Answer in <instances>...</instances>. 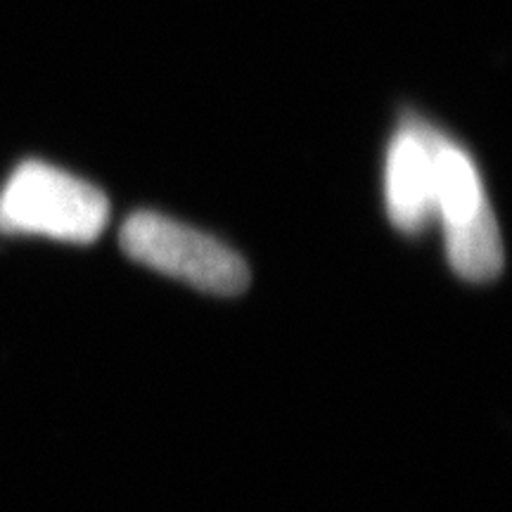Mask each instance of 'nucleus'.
<instances>
[{
    "label": "nucleus",
    "mask_w": 512,
    "mask_h": 512,
    "mask_svg": "<svg viewBox=\"0 0 512 512\" xmlns=\"http://www.w3.org/2000/svg\"><path fill=\"white\" fill-rule=\"evenodd\" d=\"M110 223L100 188L53 164H19L0 190V233L91 245Z\"/></svg>",
    "instance_id": "nucleus-1"
},
{
    "label": "nucleus",
    "mask_w": 512,
    "mask_h": 512,
    "mask_svg": "<svg viewBox=\"0 0 512 512\" xmlns=\"http://www.w3.org/2000/svg\"><path fill=\"white\" fill-rule=\"evenodd\" d=\"M434 219L444 228L448 264L467 283H489L505 264L501 228L475 159L444 133L434 140Z\"/></svg>",
    "instance_id": "nucleus-2"
},
{
    "label": "nucleus",
    "mask_w": 512,
    "mask_h": 512,
    "mask_svg": "<svg viewBox=\"0 0 512 512\" xmlns=\"http://www.w3.org/2000/svg\"><path fill=\"white\" fill-rule=\"evenodd\" d=\"M119 245L138 264L207 294L235 297L249 287V266L238 252L157 211L128 216Z\"/></svg>",
    "instance_id": "nucleus-3"
},
{
    "label": "nucleus",
    "mask_w": 512,
    "mask_h": 512,
    "mask_svg": "<svg viewBox=\"0 0 512 512\" xmlns=\"http://www.w3.org/2000/svg\"><path fill=\"white\" fill-rule=\"evenodd\" d=\"M434 140L437 128L406 119L389 143L384 204L389 221L406 235L425 233L434 221Z\"/></svg>",
    "instance_id": "nucleus-4"
}]
</instances>
